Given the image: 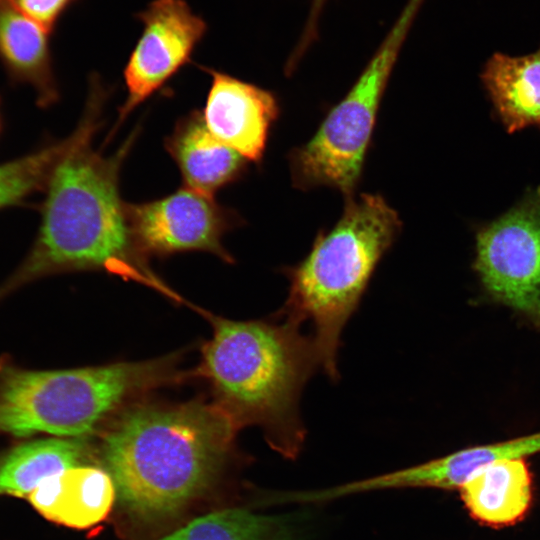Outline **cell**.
<instances>
[{"mask_svg": "<svg viewBox=\"0 0 540 540\" xmlns=\"http://www.w3.org/2000/svg\"><path fill=\"white\" fill-rule=\"evenodd\" d=\"M2 132L1 98H0V134Z\"/></svg>", "mask_w": 540, "mask_h": 540, "instance_id": "22", "label": "cell"}, {"mask_svg": "<svg viewBox=\"0 0 540 540\" xmlns=\"http://www.w3.org/2000/svg\"><path fill=\"white\" fill-rule=\"evenodd\" d=\"M474 269L498 302L540 326V186L480 226Z\"/></svg>", "mask_w": 540, "mask_h": 540, "instance_id": "7", "label": "cell"}, {"mask_svg": "<svg viewBox=\"0 0 540 540\" xmlns=\"http://www.w3.org/2000/svg\"><path fill=\"white\" fill-rule=\"evenodd\" d=\"M401 226L398 213L381 195L352 196L337 223L317 234L307 256L282 269L289 289L275 317L299 326L310 322L321 369L333 381L339 378L343 328Z\"/></svg>", "mask_w": 540, "mask_h": 540, "instance_id": "4", "label": "cell"}, {"mask_svg": "<svg viewBox=\"0 0 540 540\" xmlns=\"http://www.w3.org/2000/svg\"><path fill=\"white\" fill-rule=\"evenodd\" d=\"M240 428L217 404H141L126 409L101 445L122 509L170 519L210 488Z\"/></svg>", "mask_w": 540, "mask_h": 540, "instance_id": "2", "label": "cell"}, {"mask_svg": "<svg viewBox=\"0 0 540 540\" xmlns=\"http://www.w3.org/2000/svg\"><path fill=\"white\" fill-rule=\"evenodd\" d=\"M78 438L22 443L0 455V495L28 497L46 478L79 466L86 450Z\"/></svg>", "mask_w": 540, "mask_h": 540, "instance_id": "17", "label": "cell"}, {"mask_svg": "<svg viewBox=\"0 0 540 540\" xmlns=\"http://www.w3.org/2000/svg\"><path fill=\"white\" fill-rule=\"evenodd\" d=\"M107 92L97 76L91 77L72 143L55 165L44 190L35 241L0 289V296L33 279L62 271L105 269L142 276L144 267L119 189L121 168L139 130L136 128L109 156L91 145L102 124Z\"/></svg>", "mask_w": 540, "mask_h": 540, "instance_id": "1", "label": "cell"}, {"mask_svg": "<svg viewBox=\"0 0 540 540\" xmlns=\"http://www.w3.org/2000/svg\"><path fill=\"white\" fill-rule=\"evenodd\" d=\"M527 458L494 461L471 475L458 489L469 515L478 523L502 528L515 525L533 503V475Z\"/></svg>", "mask_w": 540, "mask_h": 540, "instance_id": "14", "label": "cell"}, {"mask_svg": "<svg viewBox=\"0 0 540 540\" xmlns=\"http://www.w3.org/2000/svg\"><path fill=\"white\" fill-rule=\"evenodd\" d=\"M50 36L8 0H0V63L12 84L33 88L41 108L60 99Z\"/></svg>", "mask_w": 540, "mask_h": 540, "instance_id": "13", "label": "cell"}, {"mask_svg": "<svg viewBox=\"0 0 540 540\" xmlns=\"http://www.w3.org/2000/svg\"><path fill=\"white\" fill-rule=\"evenodd\" d=\"M540 453V432L473 446L409 468L384 474L385 488L428 487L458 490L476 471L497 460Z\"/></svg>", "mask_w": 540, "mask_h": 540, "instance_id": "16", "label": "cell"}, {"mask_svg": "<svg viewBox=\"0 0 540 540\" xmlns=\"http://www.w3.org/2000/svg\"><path fill=\"white\" fill-rule=\"evenodd\" d=\"M212 323L202 372L216 394V404L239 427L261 426L276 452L296 458L306 435L299 410L301 393L321 368L312 336L277 317L271 322L215 317Z\"/></svg>", "mask_w": 540, "mask_h": 540, "instance_id": "3", "label": "cell"}, {"mask_svg": "<svg viewBox=\"0 0 540 540\" xmlns=\"http://www.w3.org/2000/svg\"><path fill=\"white\" fill-rule=\"evenodd\" d=\"M135 17L142 32L123 71L127 96L110 137L138 105L190 62L208 29L185 0H152Z\"/></svg>", "mask_w": 540, "mask_h": 540, "instance_id": "9", "label": "cell"}, {"mask_svg": "<svg viewBox=\"0 0 540 540\" xmlns=\"http://www.w3.org/2000/svg\"><path fill=\"white\" fill-rule=\"evenodd\" d=\"M66 139L48 142L36 150L0 163V209L23 204L46 188L50 175L72 143Z\"/></svg>", "mask_w": 540, "mask_h": 540, "instance_id": "19", "label": "cell"}, {"mask_svg": "<svg viewBox=\"0 0 540 540\" xmlns=\"http://www.w3.org/2000/svg\"><path fill=\"white\" fill-rule=\"evenodd\" d=\"M126 214L138 251L158 256L202 251L228 262L222 238L242 220L214 197L185 186L156 200L126 203Z\"/></svg>", "mask_w": 540, "mask_h": 540, "instance_id": "8", "label": "cell"}, {"mask_svg": "<svg viewBox=\"0 0 540 540\" xmlns=\"http://www.w3.org/2000/svg\"><path fill=\"white\" fill-rule=\"evenodd\" d=\"M480 78L509 134L529 126L540 128V45L523 56L494 53Z\"/></svg>", "mask_w": 540, "mask_h": 540, "instance_id": "15", "label": "cell"}, {"mask_svg": "<svg viewBox=\"0 0 540 540\" xmlns=\"http://www.w3.org/2000/svg\"><path fill=\"white\" fill-rule=\"evenodd\" d=\"M17 10L53 33L65 11L77 0H8Z\"/></svg>", "mask_w": 540, "mask_h": 540, "instance_id": "20", "label": "cell"}, {"mask_svg": "<svg viewBox=\"0 0 540 540\" xmlns=\"http://www.w3.org/2000/svg\"><path fill=\"white\" fill-rule=\"evenodd\" d=\"M172 358L103 366L0 370V432L86 436L126 400L175 379Z\"/></svg>", "mask_w": 540, "mask_h": 540, "instance_id": "5", "label": "cell"}, {"mask_svg": "<svg viewBox=\"0 0 540 540\" xmlns=\"http://www.w3.org/2000/svg\"><path fill=\"white\" fill-rule=\"evenodd\" d=\"M422 0H410L377 52L315 134L288 155L294 187L335 188L354 196L381 99L402 42Z\"/></svg>", "mask_w": 540, "mask_h": 540, "instance_id": "6", "label": "cell"}, {"mask_svg": "<svg viewBox=\"0 0 540 540\" xmlns=\"http://www.w3.org/2000/svg\"><path fill=\"white\" fill-rule=\"evenodd\" d=\"M201 68L211 76L202 112L207 128L248 161L260 163L279 114L277 99L254 84L222 71Z\"/></svg>", "mask_w": 540, "mask_h": 540, "instance_id": "10", "label": "cell"}, {"mask_svg": "<svg viewBox=\"0 0 540 540\" xmlns=\"http://www.w3.org/2000/svg\"><path fill=\"white\" fill-rule=\"evenodd\" d=\"M327 0H312V5L310 9V14L307 20V24L304 29V33L302 35V41L299 45L302 49L307 47V45L310 43V41L315 37L316 30L318 26V19L319 16L326 4Z\"/></svg>", "mask_w": 540, "mask_h": 540, "instance_id": "21", "label": "cell"}, {"mask_svg": "<svg viewBox=\"0 0 540 540\" xmlns=\"http://www.w3.org/2000/svg\"><path fill=\"white\" fill-rule=\"evenodd\" d=\"M159 540H295L283 517L227 508L193 519Z\"/></svg>", "mask_w": 540, "mask_h": 540, "instance_id": "18", "label": "cell"}, {"mask_svg": "<svg viewBox=\"0 0 540 540\" xmlns=\"http://www.w3.org/2000/svg\"><path fill=\"white\" fill-rule=\"evenodd\" d=\"M27 498L48 520L84 529L106 518L116 488L106 470L79 465L46 478Z\"/></svg>", "mask_w": 540, "mask_h": 540, "instance_id": "12", "label": "cell"}, {"mask_svg": "<svg viewBox=\"0 0 540 540\" xmlns=\"http://www.w3.org/2000/svg\"><path fill=\"white\" fill-rule=\"evenodd\" d=\"M164 145L184 186L204 195L214 197L247 169L248 160L209 131L199 110L180 118Z\"/></svg>", "mask_w": 540, "mask_h": 540, "instance_id": "11", "label": "cell"}]
</instances>
